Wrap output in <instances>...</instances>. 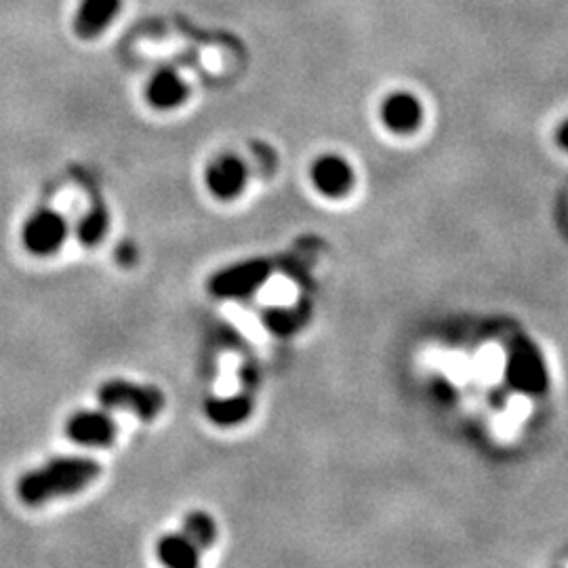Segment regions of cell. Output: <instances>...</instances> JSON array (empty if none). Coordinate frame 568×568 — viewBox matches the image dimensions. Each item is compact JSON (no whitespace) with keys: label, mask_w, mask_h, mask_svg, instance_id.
<instances>
[{"label":"cell","mask_w":568,"mask_h":568,"mask_svg":"<svg viewBox=\"0 0 568 568\" xmlns=\"http://www.w3.org/2000/svg\"><path fill=\"white\" fill-rule=\"evenodd\" d=\"M100 474L102 465L91 457H55L18 480V497L32 508L45 506L91 487Z\"/></svg>","instance_id":"1"},{"label":"cell","mask_w":568,"mask_h":568,"mask_svg":"<svg viewBox=\"0 0 568 568\" xmlns=\"http://www.w3.org/2000/svg\"><path fill=\"white\" fill-rule=\"evenodd\" d=\"M100 405L108 410H129L141 421H152L163 413L166 398L157 385L125 379H109L97 390Z\"/></svg>","instance_id":"2"},{"label":"cell","mask_w":568,"mask_h":568,"mask_svg":"<svg viewBox=\"0 0 568 568\" xmlns=\"http://www.w3.org/2000/svg\"><path fill=\"white\" fill-rule=\"evenodd\" d=\"M68 239V221L54 209H38L22 225V244L30 255H55Z\"/></svg>","instance_id":"3"},{"label":"cell","mask_w":568,"mask_h":568,"mask_svg":"<svg viewBox=\"0 0 568 568\" xmlns=\"http://www.w3.org/2000/svg\"><path fill=\"white\" fill-rule=\"evenodd\" d=\"M268 274H270V266H268V262H262V259L236 264L232 268L217 271L216 276L209 280V291L216 298H243V295L253 293L257 287H262L264 280L268 278Z\"/></svg>","instance_id":"4"},{"label":"cell","mask_w":568,"mask_h":568,"mask_svg":"<svg viewBox=\"0 0 568 568\" xmlns=\"http://www.w3.org/2000/svg\"><path fill=\"white\" fill-rule=\"evenodd\" d=\"M116 421L106 410H79L66 424V436L86 449H106L116 440Z\"/></svg>","instance_id":"5"},{"label":"cell","mask_w":568,"mask_h":568,"mask_svg":"<svg viewBox=\"0 0 568 568\" xmlns=\"http://www.w3.org/2000/svg\"><path fill=\"white\" fill-rule=\"evenodd\" d=\"M246 163L236 154H221L205 169V186L217 200H234L246 188Z\"/></svg>","instance_id":"6"},{"label":"cell","mask_w":568,"mask_h":568,"mask_svg":"<svg viewBox=\"0 0 568 568\" xmlns=\"http://www.w3.org/2000/svg\"><path fill=\"white\" fill-rule=\"evenodd\" d=\"M508 379L524 394H540L547 385V371L542 356L533 346L515 348L508 360Z\"/></svg>","instance_id":"7"},{"label":"cell","mask_w":568,"mask_h":568,"mask_svg":"<svg viewBox=\"0 0 568 568\" xmlns=\"http://www.w3.org/2000/svg\"><path fill=\"white\" fill-rule=\"evenodd\" d=\"M312 186L326 198H341L353 188V171L339 154H325L316 159L310 171Z\"/></svg>","instance_id":"8"},{"label":"cell","mask_w":568,"mask_h":568,"mask_svg":"<svg viewBox=\"0 0 568 568\" xmlns=\"http://www.w3.org/2000/svg\"><path fill=\"white\" fill-rule=\"evenodd\" d=\"M381 120L394 134H413L424 120L421 102L408 91H396L381 104Z\"/></svg>","instance_id":"9"},{"label":"cell","mask_w":568,"mask_h":568,"mask_svg":"<svg viewBox=\"0 0 568 568\" xmlns=\"http://www.w3.org/2000/svg\"><path fill=\"white\" fill-rule=\"evenodd\" d=\"M146 100L152 108H179L188 100V84L182 81V77L175 70L163 68L148 82Z\"/></svg>","instance_id":"10"},{"label":"cell","mask_w":568,"mask_h":568,"mask_svg":"<svg viewBox=\"0 0 568 568\" xmlns=\"http://www.w3.org/2000/svg\"><path fill=\"white\" fill-rule=\"evenodd\" d=\"M120 0H82L74 30L81 38H95L114 22Z\"/></svg>","instance_id":"11"},{"label":"cell","mask_w":568,"mask_h":568,"mask_svg":"<svg viewBox=\"0 0 568 568\" xmlns=\"http://www.w3.org/2000/svg\"><path fill=\"white\" fill-rule=\"evenodd\" d=\"M200 549L184 533H169L157 543V558L169 568H194L200 565Z\"/></svg>","instance_id":"12"},{"label":"cell","mask_w":568,"mask_h":568,"mask_svg":"<svg viewBox=\"0 0 568 568\" xmlns=\"http://www.w3.org/2000/svg\"><path fill=\"white\" fill-rule=\"evenodd\" d=\"M253 410V401L246 394L236 396H221V398H209L205 403V413L209 421H213L219 428H234L243 424L244 419Z\"/></svg>","instance_id":"13"},{"label":"cell","mask_w":568,"mask_h":568,"mask_svg":"<svg viewBox=\"0 0 568 568\" xmlns=\"http://www.w3.org/2000/svg\"><path fill=\"white\" fill-rule=\"evenodd\" d=\"M182 533L188 535L192 542L196 543V547L200 552L213 547L217 542V524L216 520L207 512H189L184 518V526H182Z\"/></svg>","instance_id":"14"},{"label":"cell","mask_w":568,"mask_h":568,"mask_svg":"<svg viewBox=\"0 0 568 568\" xmlns=\"http://www.w3.org/2000/svg\"><path fill=\"white\" fill-rule=\"evenodd\" d=\"M109 219L104 207H95L91 209L86 216L82 217L79 223V241L86 246L100 244L104 241L106 232H108Z\"/></svg>","instance_id":"15"},{"label":"cell","mask_w":568,"mask_h":568,"mask_svg":"<svg viewBox=\"0 0 568 568\" xmlns=\"http://www.w3.org/2000/svg\"><path fill=\"white\" fill-rule=\"evenodd\" d=\"M266 323L270 326L276 335H287L289 331H293L298 326V318L291 310L285 308H274L266 314Z\"/></svg>","instance_id":"16"},{"label":"cell","mask_w":568,"mask_h":568,"mask_svg":"<svg viewBox=\"0 0 568 568\" xmlns=\"http://www.w3.org/2000/svg\"><path fill=\"white\" fill-rule=\"evenodd\" d=\"M556 139H558V143H560V148L568 152V118L563 123V125H560V127H558Z\"/></svg>","instance_id":"17"}]
</instances>
